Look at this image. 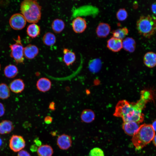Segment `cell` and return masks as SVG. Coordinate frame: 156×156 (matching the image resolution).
<instances>
[{
    "mask_svg": "<svg viewBox=\"0 0 156 156\" xmlns=\"http://www.w3.org/2000/svg\"><path fill=\"white\" fill-rule=\"evenodd\" d=\"M72 140L70 135L62 134L58 137L57 144L59 148L62 150H67L71 146Z\"/></svg>",
    "mask_w": 156,
    "mask_h": 156,
    "instance_id": "cell-8",
    "label": "cell"
},
{
    "mask_svg": "<svg viewBox=\"0 0 156 156\" xmlns=\"http://www.w3.org/2000/svg\"><path fill=\"white\" fill-rule=\"evenodd\" d=\"M27 21L22 14L16 13L12 15L9 20V24L14 29L20 30L26 25Z\"/></svg>",
    "mask_w": 156,
    "mask_h": 156,
    "instance_id": "cell-6",
    "label": "cell"
},
{
    "mask_svg": "<svg viewBox=\"0 0 156 156\" xmlns=\"http://www.w3.org/2000/svg\"><path fill=\"white\" fill-rule=\"evenodd\" d=\"M21 14L27 21L36 23L40 19L41 16V7L35 0H25L21 3Z\"/></svg>",
    "mask_w": 156,
    "mask_h": 156,
    "instance_id": "cell-3",
    "label": "cell"
},
{
    "mask_svg": "<svg viewBox=\"0 0 156 156\" xmlns=\"http://www.w3.org/2000/svg\"><path fill=\"white\" fill-rule=\"evenodd\" d=\"M63 61L67 66L72 64L76 60V55L74 52L70 50L65 48L63 50Z\"/></svg>",
    "mask_w": 156,
    "mask_h": 156,
    "instance_id": "cell-16",
    "label": "cell"
},
{
    "mask_svg": "<svg viewBox=\"0 0 156 156\" xmlns=\"http://www.w3.org/2000/svg\"><path fill=\"white\" fill-rule=\"evenodd\" d=\"M107 46L113 52H118L122 48V40L112 37L107 41Z\"/></svg>",
    "mask_w": 156,
    "mask_h": 156,
    "instance_id": "cell-11",
    "label": "cell"
},
{
    "mask_svg": "<svg viewBox=\"0 0 156 156\" xmlns=\"http://www.w3.org/2000/svg\"><path fill=\"white\" fill-rule=\"evenodd\" d=\"M122 48L126 51L133 52L134 51L136 46L135 40L131 37H127L122 41Z\"/></svg>",
    "mask_w": 156,
    "mask_h": 156,
    "instance_id": "cell-19",
    "label": "cell"
},
{
    "mask_svg": "<svg viewBox=\"0 0 156 156\" xmlns=\"http://www.w3.org/2000/svg\"><path fill=\"white\" fill-rule=\"evenodd\" d=\"M151 9L153 13L156 15V1L152 4Z\"/></svg>",
    "mask_w": 156,
    "mask_h": 156,
    "instance_id": "cell-35",
    "label": "cell"
},
{
    "mask_svg": "<svg viewBox=\"0 0 156 156\" xmlns=\"http://www.w3.org/2000/svg\"><path fill=\"white\" fill-rule=\"evenodd\" d=\"M51 26L53 31L58 34L62 32L64 30L65 27V24L62 19L57 18L53 21Z\"/></svg>",
    "mask_w": 156,
    "mask_h": 156,
    "instance_id": "cell-24",
    "label": "cell"
},
{
    "mask_svg": "<svg viewBox=\"0 0 156 156\" xmlns=\"http://www.w3.org/2000/svg\"><path fill=\"white\" fill-rule=\"evenodd\" d=\"M14 40L15 43L10 45L11 52V57L14 59L17 64L23 63L24 61V48L21 43V38L18 36L17 38Z\"/></svg>",
    "mask_w": 156,
    "mask_h": 156,
    "instance_id": "cell-5",
    "label": "cell"
},
{
    "mask_svg": "<svg viewBox=\"0 0 156 156\" xmlns=\"http://www.w3.org/2000/svg\"><path fill=\"white\" fill-rule=\"evenodd\" d=\"M101 61L98 58L91 60L88 64V68L89 70L93 73L98 72L101 69Z\"/></svg>",
    "mask_w": 156,
    "mask_h": 156,
    "instance_id": "cell-25",
    "label": "cell"
},
{
    "mask_svg": "<svg viewBox=\"0 0 156 156\" xmlns=\"http://www.w3.org/2000/svg\"><path fill=\"white\" fill-rule=\"evenodd\" d=\"M3 73L5 76L7 78H12L17 75L18 73V70L15 65L10 64L5 67Z\"/></svg>",
    "mask_w": 156,
    "mask_h": 156,
    "instance_id": "cell-20",
    "label": "cell"
},
{
    "mask_svg": "<svg viewBox=\"0 0 156 156\" xmlns=\"http://www.w3.org/2000/svg\"><path fill=\"white\" fill-rule=\"evenodd\" d=\"M153 95L150 90L141 91L140 99L136 102L130 103L126 100L119 101L117 104L114 116L121 118L123 122L133 121L138 123L144 119L142 111L149 102L153 100Z\"/></svg>",
    "mask_w": 156,
    "mask_h": 156,
    "instance_id": "cell-1",
    "label": "cell"
},
{
    "mask_svg": "<svg viewBox=\"0 0 156 156\" xmlns=\"http://www.w3.org/2000/svg\"><path fill=\"white\" fill-rule=\"evenodd\" d=\"M51 83L49 79L45 77L39 79L37 82L36 86L37 89L40 91L45 92L51 88Z\"/></svg>",
    "mask_w": 156,
    "mask_h": 156,
    "instance_id": "cell-15",
    "label": "cell"
},
{
    "mask_svg": "<svg viewBox=\"0 0 156 156\" xmlns=\"http://www.w3.org/2000/svg\"><path fill=\"white\" fill-rule=\"evenodd\" d=\"M152 140L154 145L156 146V134L155 135Z\"/></svg>",
    "mask_w": 156,
    "mask_h": 156,
    "instance_id": "cell-40",
    "label": "cell"
},
{
    "mask_svg": "<svg viewBox=\"0 0 156 156\" xmlns=\"http://www.w3.org/2000/svg\"><path fill=\"white\" fill-rule=\"evenodd\" d=\"M5 109L3 104L0 102V117L3 116L4 114Z\"/></svg>",
    "mask_w": 156,
    "mask_h": 156,
    "instance_id": "cell-33",
    "label": "cell"
},
{
    "mask_svg": "<svg viewBox=\"0 0 156 156\" xmlns=\"http://www.w3.org/2000/svg\"><path fill=\"white\" fill-rule=\"evenodd\" d=\"M34 142L36 144L38 147L41 146L42 142L39 140L38 138H36L34 139Z\"/></svg>",
    "mask_w": 156,
    "mask_h": 156,
    "instance_id": "cell-36",
    "label": "cell"
},
{
    "mask_svg": "<svg viewBox=\"0 0 156 156\" xmlns=\"http://www.w3.org/2000/svg\"><path fill=\"white\" fill-rule=\"evenodd\" d=\"M143 61L147 67L152 68L156 66V54L153 52H148L144 56Z\"/></svg>",
    "mask_w": 156,
    "mask_h": 156,
    "instance_id": "cell-17",
    "label": "cell"
},
{
    "mask_svg": "<svg viewBox=\"0 0 156 156\" xmlns=\"http://www.w3.org/2000/svg\"><path fill=\"white\" fill-rule=\"evenodd\" d=\"M14 129L12 121L8 120H4L0 122V134H5L10 133Z\"/></svg>",
    "mask_w": 156,
    "mask_h": 156,
    "instance_id": "cell-18",
    "label": "cell"
},
{
    "mask_svg": "<svg viewBox=\"0 0 156 156\" xmlns=\"http://www.w3.org/2000/svg\"><path fill=\"white\" fill-rule=\"evenodd\" d=\"M85 20L80 17L75 18L72 22V27L73 31L76 33H81L84 31L87 27Z\"/></svg>",
    "mask_w": 156,
    "mask_h": 156,
    "instance_id": "cell-9",
    "label": "cell"
},
{
    "mask_svg": "<svg viewBox=\"0 0 156 156\" xmlns=\"http://www.w3.org/2000/svg\"><path fill=\"white\" fill-rule=\"evenodd\" d=\"M110 30L111 27L108 24L102 22L100 23L97 26L96 33L99 37L105 38L109 35Z\"/></svg>",
    "mask_w": 156,
    "mask_h": 156,
    "instance_id": "cell-13",
    "label": "cell"
},
{
    "mask_svg": "<svg viewBox=\"0 0 156 156\" xmlns=\"http://www.w3.org/2000/svg\"><path fill=\"white\" fill-rule=\"evenodd\" d=\"M27 34L32 38H35L40 34V29L39 26L36 23L29 25L27 29Z\"/></svg>",
    "mask_w": 156,
    "mask_h": 156,
    "instance_id": "cell-22",
    "label": "cell"
},
{
    "mask_svg": "<svg viewBox=\"0 0 156 156\" xmlns=\"http://www.w3.org/2000/svg\"><path fill=\"white\" fill-rule=\"evenodd\" d=\"M128 33V29L125 27L118 28L112 32L113 37L122 40L125 38Z\"/></svg>",
    "mask_w": 156,
    "mask_h": 156,
    "instance_id": "cell-27",
    "label": "cell"
},
{
    "mask_svg": "<svg viewBox=\"0 0 156 156\" xmlns=\"http://www.w3.org/2000/svg\"><path fill=\"white\" fill-rule=\"evenodd\" d=\"M37 153L39 156H52L53 151L51 146L46 144L38 147Z\"/></svg>",
    "mask_w": 156,
    "mask_h": 156,
    "instance_id": "cell-23",
    "label": "cell"
},
{
    "mask_svg": "<svg viewBox=\"0 0 156 156\" xmlns=\"http://www.w3.org/2000/svg\"><path fill=\"white\" fill-rule=\"evenodd\" d=\"M136 27L141 35L149 38L156 32V18L149 15L142 16L137 22Z\"/></svg>",
    "mask_w": 156,
    "mask_h": 156,
    "instance_id": "cell-4",
    "label": "cell"
},
{
    "mask_svg": "<svg viewBox=\"0 0 156 156\" xmlns=\"http://www.w3.org/2000/svg\"><path fill=\"white\" fill-rule=\"evenodd\" d=\"M0 68H1V65L0 64Z\"/></svg>",
    "mask_w": 156,
    "mask_h": 156,
    "instance_id": "cell-41",
    "label": "cell"
},
{
    "mask_svg": "<svg viewBox=\"0 0 156 156\" xmlns=\"http://www.w3.org/2000/svg\"><path fill=\"white\" fill-rule=\"evenodd\" d=\"M39 51V49L36 46L30 44L24 47V55L26 58L31 60L37 55Z\"/></svg>",
    "mask_w": 156,
    "mask_h": 156,
    "instance_id": "cell-12",
    "label": "cell"
},
{
    "mask_svg": "<svg viewBox=\"0 0 156 156\" xmlns=\"http://www.w3.org/2000/svg\"><path fill=\"white\" fill-rule=\"evenodd\" d=\"M25 146V142L22 136L13 135L9 141V146L10 149L14 152H18L23 150Z\"/></svg>",
    "mask_w": 156,
    "mask_h": 156,
    "instance_id": "cell-7",
    "label": "cell"
},
{
    "mask_svg": "<svg viewBox=\"0 0 156 156\" xmlns=\"http://www.w3.org/2000/svg\"><path fill=\"white\" fill-rule=\"evenodd\" d=\"M6 146V143L5 140L2 137H0V151L3 150Z\"/></svg>",
    "mask_w": 156,
    "mask_h": 156,
    "instance_id": "cell-31",
    "label": "cell"
},
{
    "mask_svg": "<svg viewBox=\"0 0 156 156\" xmlns=\"http://www.w3.org/2000/svg\"><path fill=\"white\" fill-rule=\"evenodd\" d=\"M42 40L45 45L51 46L55 43L56 37L53 33L48 32L44 34L42 38Z\"/></svg>",
    "mask_w": 156,
    "mask_h": 156,
    "instance_id": "cell-26",
    "label": "cell"
},
{
    "mask_svg": "<svg viewBox=\"0 0 156 156\" xmlns=\"http://www.w3.org/2000/svg\"><path fill=\"white\" fill-rule=\"evenodd\" d=\"M140 126L139 123L135 122H125L122 124V128L127 134L133 136Z\"/></svg>",
    "mask_w": 156,
    "mask_h": 156,
    "instance_id": "cell-10",
    "label": "cell"
},
{
    "mask_svg": "<svg viewBox=\"0 0 156 156\" xmlns=\"http://www.w3.org/2000/svg\"><path fill=\"white\" fill-rule=\"evenodd\" d=\"M155 135L151 124H144L140 126L132 136V142L137 149L140 150L150 143Z\"/></svg>",
    "mask_w": 156,
    "mask_h": 156,
    "instance_id": "cell-2",
    "label": "cell"
},
{
    "mask_svg": "<svg viewBox=\"0 0 156 156\" xmlns=\"http://www.w3.org/2000/svg\"><path fill=\"white\" fill-rule=\"evenodd\" d=\"M89 156H104L103 151L98 147L94 148L90 151Z\"/></svg>",
    "mask_w": 156,
    "mask_h": 156,
    "instance_id": "cell-30",
    "label": "cell"
},
{
    "mask_svg": "<svg viewBox=\"0 0 156 156\" xmlns=\"http://www.w3.org/2000/svg\"><path fill=\"white\" fill-rule=\"evenodd\" d=\"M49 108L51 110L53 111L55 109V103L53 102H51L49 105Z\"/></svg>",
    "mask_w": 156,
    "mask_h": 156,
    "instance_id": "cell-38",
    "label": "cell"
},
{
    "mask_svg": "<svg viewBox=\"0 0 156 156\" xmlns=\"http://www.w3.org/2000/svg\"><path fill=\"white\" fill-rule=\"evenodd\" d=\"M38 147L35 144H34L31 145L30 147V150L31 151L34 152L37 151Z\"/></svg>",
    "mask_w": 156,
    "mask_h": 156,
    "instance_id": "cell-37",
    "label": "cell"
},
{
    "mask_svg": "<svg viewBox=\"0 0 156 156\" xmlns=\"http://www.w3.org/2000/svg\"><path fill=\"white\" fill-rule=\"evenodd\" d=\"M151 125L154 131H156V119L153 121Z\"/></svg>",
    "mask_w": 156,
    "mask_h": 156,
    "instance_id": "cell-39",
    "label": "cell"
},
{
    "mask_svg": "<svg viewBox=\"0 0 156 156\" xmlns=\"http://www.w3.org/2000/svg\"><path fill=\"white\" fill-rule=\"evenodd\" d=\"M17 156H31V155L27 151L22 150L18 152Z\"/></svg>",
    "mask_w": 156,
    "mask_h": 156,
    "instance_id": "cell-32",
    "label": "cell"
},
{
    "mask_svg": "<svg viewBox=\"0 0 156 156\" xmlns=\"http://www.w3.org/2000/svg\"><path fill=\"white\" fill-rule=\"evenodd\" d=\"M25 84L23 80L20 79H17L14 80L10 83L9 88L14 93H19L21 92L24 90Z\"/></svg>",
    "mask_w": 156,
    "mask_h": 156,
    "instance_id": "cell-14",
    "label": "cell"
},
{
    "mask_svg": "<svg viewBox=\"0 0 156 156\" xmlns=\"http://www.w3.org/2000/svg\"><path fill=\"white\" fill-rule=\"evenodd\" d=\"M44 120L45 123L49 124L52 123L53 121V118L51 116H47L45 117Z\"/></svg>",
    "mask_w": 156,
    "mask_h": 156,
    "instance_id": "cell-34",
    "label": "cell"
},
{
    "mask_svg": "<svg viewBox=\"0 0 156 156\" xmlns=\"http://www.w3.org/2000/svg\"><path fill=\"white\" fill-rule=\"evenodd\" d=\"M95 115L94 112L90 109H86L82 112L81 118L83 122L89 123L92 122L94 119Z\"/></svg>",
    "mask_w": 156,
    "mask_h": 156,
    "instance_id": "cell-21",
    "label": "cell"
},
{
    "mask_svg": "<svg viewBox=\"0 0 156 156\" xmlns=\"http://www.w3.org/2000/svg\"><path fill=\"white\" fill-rule=\"evenodd\" d=\"M116 15L118 20L122 21L127 18L128 16V13L125 9L120 8L117 12Z\"/></svg>",
    "mask_w": 156,
    "mask_h": 156,
    "instance_id": "cell-29",
    "label": "cell"
},
{
    "mask_svg": "<svg viewBox=\"0 0 156 156\" xmlns=\"http://www.w3.org/2000/svg\"><path fill=\"white\" fill-rule=\"evenodd\" d=\"M10 90L8 86L5 83L0 84V99H5L10 97Z\"/></svg>",
    "mask_w": 156,
    "mask_h": 156,
    "instance_id": "cell-28",
    "label": "cell"
}]
</instances>
